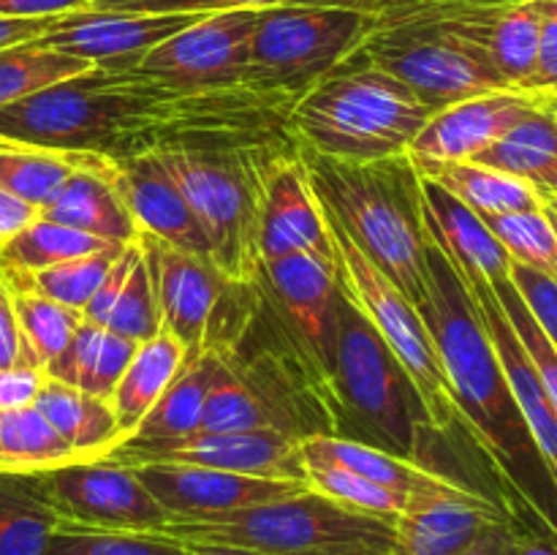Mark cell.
<instances>
[{
	"instance_id": "6da1fadb",
	"label": "cell",
	"mask_w": 557,
	"mask_h": 555,
	"mask_svg": "<svg viewBox=\"0 0 557 555\" xmlns=\"http://www.w3.org/2000/svg\"><path fill=\"white\" fill-rule=\"evenodd\" d=\"M281 112H292V103L250 87L185 90L139 71L90 69L0 109V136L125 158L196 141L256 145Z\"/></svg>"
},
{
	"instance_id": "7a4b0ae2",
	"label": "cell",
	"mask_w": 557,
	"mask_h": 555,
	"mask_svg": "<svg viewBox=\"0 0 557 555\" xmlns=\"http://www.w3.org/2000/svg\"><path fill=\"white\" fill-rule=\"evenodd\" d=\"M321 207L332 212L362 254L424 316L430 305V237L411 158L348 163L299 150Z\"/></svg>"
},
{
	"instance_id": "3957f363",
	"label": "cell",
	"mask_w": 557,
	"mask_h": 555,
	"mask_svg": "<svg viewBox=\"0 0 557 555\" xmlns=\"http://www.w3.org/2000/svg\"><path fill=\"white\" fill-rule=\"evenodd\" d=\"M430 118L411 87L357 52L292 103L288 125L302 150L373 163L406 156Z\"/></svg>"
},
{
	"instance_id": "277c9868",
	"label": "cell",
	"mask_w": 557,
	"mask_h": 555,
	"mask_svg": "<svg viewBox=\"0 0 557 555\" xmlns=\"http://www.w3.org/2000/svg\"><path fill=\"white\" fill-rule=\"evenodd\" d=\"M259 145L196 141L156 147L158 158L194 210L210 261L228 286L253 288L259 250Z\"/></svg>"
},
{
	"instance_id": "5b68a950",
	"label": "cell",
	"mask_w": 557,
	"mask_h": 555,
	"mask_svg": "<svg viewBox=\"0 0 557 555\" xmlns=\"http://www.w3.org/2000/svg\"><path fill=\"white\" fill-rule=\"evenodd\" d=\"M163 533L194 547H232L256 555H313L337 550L392 553L395 520L348 509L315 490H305L207 520H169Z\"/></svg>"
},
{
	"instance_id": "8992f818",
	"label": "cell",
	"mask_w": 557,
	"mask_h": 555,
	"mask_svg": "<svg viewBox=\"0 0 557 555\" xmlns=\"http://www.w3.org/2000/svg\"><path fill=\"white\" fill-rule=\"evenodd\" d=\"M324 210V207H321ZM326 226H330L332 245L337 256V283L341 292L359 308V313L375 326L381 341L389 346L400 368L411 379L419 400H422L424 414L435 433L451 435L460 430L473 446H476V433L462 411L457 392L446 375L441 354L435 348L430 326L424 316L408 303L400 288L362 254L357 243L346 234V229L324 210Z\"/></svg>"
},
{
	"instance_id": "52a82bcc",
	"label": "cell",
	"mask_w": 557,
	"mask_h": 555,
	"mask_svg": "<svg viewBox=\"0 0 557 555\" xmlns=\"http://www.w3.org/2000/svg\"><path fill=\"white\" fill-rule=\"evenodd\" d=\"M381 30H386V25L379 16L351 9H259L245 87L294 103Z\"/></svg>"
},
{
	"instance_id": "ba28073f",
	"label": "cell",
	"mask_w": 557,
	"mask_h": 555,
	"mask_svg": "<svg viewBox=\"0 0 557 555\" xmlns=\"http://www.w3.org/2000/svg\"><path fill=\"white\" fill-rule=\"evenodd\" d=\"M493 11L381 30L359 52L411 87L419 101L435 114L451 103L484 92L511 90L504 76L495 71L479 38L484 20Z\"/></svg>"
},
{
	"instance_id": "9c48e42d",
	"label": "cell",
	"mask_w": 557,
	"mask_h": 555,
	"mask_svg": "<svg viewBox=\"0 0 557 555\" xmlns=\"http://www.w3.org/2000/svg\"><path fill=\"white\" fill-rule=\"evenodd\" d=\"M335 386L346 406L354 408L395 455L413 460L419 441L433 424L395 354L343 292L337 299Z\"/></svg>"
},
{
	"instance_id": "30bf717a",
	"label": "cell",
	"mask_w": 557,
	"mask_h": 555,
	"mask_svg": "<svg viewBox=\"0 0 557 555\" xmlns=\"http://www.w3.org/2000/svg\"><path fill=\"white\" fill-rule=\"evenodd\" d=\"M259 9H226L201 14L145 54L134 71L185 90L245 87Z\"/></svg>"
},
{
	"instance_id": "8fae6325",
	"label": "cell",
	"mask_w": 557,
	"mask_h": 555,
	"mask_svg": "<svg viewBox=\"0 0 557 555\" xmlns=\"http://www.w3.org/2000/svg\"><path fill=\"white\" fill-rule=\"evenodd\" d=\"M38 477L63 522L112 531H163L169 522L139 473L112 457L71 462Z\"/></svg>"
},
{
	"instance_id": "7c38bea8",
	"label": "cell",
	"mask_w": 557,
	"mask_h": 555,
	"mask_svg": "<svg viewBox=\"0 0 557 555\" xmlns=\"http://www.w3.org/2000/svg\"><path fill=\"white\" fill-rule=\"evenodd\" d=\"M107 457L123 466L145 462H188L218 471L248 473L261 479H292L308 482L302 449L297 435L281 430H243V433H196L166 441L128 439Z\"/></svg>"
},
{
	"instance_id": "4fadbf2b",
	"label": "cell",
	"mask_w": 557,
	"mask_h": 555,
	"mask_svg": "<svg viewBox=\"0 0 557 555\" xmlns=\"http://www.w3.org/2000/svg\"><path fill=\"white\" fill-rule=\"evenodd\" d=\"M261 264L286 254H310L337 267L324 210L299 152H267L259 163Z\"/></svg>"
},
{
	"instance_id": "5bb4252c",
	"label": "cell",
	"mask_w": 557,
	"mask_h": 555,
	"mask_svg": "<svg viewBox=\"0 0 557 555\" xmlns=\"http://www.w3.org/2000/svg\"><path fill=\"white\" fill-rule=\"evenodd\" d=\"M259 283L275 299L277 313L286 319L294 337L302 341V354L310 359L321 381L335 386L337 346V267L324 264L310 254H286L261 264Z\"/></svg>"
},
{
	"instance_id": "9a60e30c",
	"label": "cell",
	"mask_w": 557,
	"mask_h": 555,
	"mask_svg": "<svg viewBox=\"0 0 557 555\" xmlns=\"http://www.w3.org/2000/svg\"><path fill=\"white\" fill-rule=\"evenodd\" d=\"M141 259L156 292L163 330L172 332L188 351V359L210 348L212 316L228 286L210 259L172 248L150 234H139Z\"/></svg>"
},
{
	"instance_id": "2e32d148",
	"label": "cell",
	"mask_w": 557,
	"mask_h": 555,
	"mask_svg": "<svg viewBox=\"0 0 557 555\" xmlns=\"http://www.w3.org/2000/svg\"><path fill=\"white\" fill-rule=\"evenodd\" d=\"M128 468L139 473L147 490L166 509L169 520H207L310 490L308 482L261 479L188 462H145Z\"/></svg>"
},
{
	"instance_id": "e0dca14e",
	"label": "cell",
	"mask_w": 557,
	"mask_h": 555,
	"mask_svg": "<svg viewBox=\"0 0 557 555\" xmlns=\"http://www.w3.org/2000/svg\"><path fill=\"white\" fill-rule=\"evenodd\" d=\"M201 14H131V11H71L38 38L58 52L103 71H134L150 49L194 25Z\"/></svg>"
},
{
	"instance_id": "ac0fdd59",
	"label": "cell",
	"mask_w": 557,
	"mask_h": 555,
	"mask_svg": "<svg viewBox=\"0 0 557 555\" xmlns=\"http://www.w3.org/2000/svg\"><path fill=\"white\" fill-rule=\"evenodd\" d=\"M457 275H460L462 286H466L468 297H471L473 308H476L479 319H482L484 330H487L490 341H493L500 370L506 375V384H509L511 397L517 403V411H520L539 455L547 462L549 473H553L557 484V411L553 397H549L536 365L528 357L525 346L517 337L515 326H511L509 316H506L504 305H500L498 294L493 292L487 278L471 270H457Z\"/></svg>"
},
{
	"instance_id": "d6986e66",
	"label": "cell",
	"mask_w": 557,
	"mask_h": 555,
	"mask_svg": "<svg viewBox=\"0 0 557 555\" xmlns=\"http://www.w3.org/2000/svg\"><path fill=\"white\" fill-rule=\"evenodd\" d=\"M544 98L547 96L525 90H495L451 103L428 120L408 152L422 158H444V161H471L476 152L539 112Z\"/></svg>"
},
{
	"instance_id": "ffe728a7",
	"label": "cell",
	"mask_w": 557,
	"mask_h": 555,
	"mask_svg": "<svg viewBox=\"0 0 557 555\" xmlns=\"http://www.w3.org/2000/svg\"><path fill=\"white\" fill-rule=\"evenodd\" d=\"M515 0H92L87 11H131V14H212L226 9H277V5H321L351 9L379 16L386 30L417 22L460 20L500 9Z\"/></svg>"
},
{
	"instance_id": "44dd1931",
	"label": "cell",
	"mask_w": 557,
	"mask_h": 555,
	"mask_svg": "<svg viewBox=\"0 0 557 555\" xmlns=\"http://www.w3.org/2000/svg\"><path fill=\"white\" fill-rule=\"evenodd\" d=\"M509 511L493 495L473 488L417 495L395 520L389 555H460L484 526Z\"/></svg>"
},
{
	"instance_id": "7402d4cb",
	"label": "cell",
	"mask_w": 557,
	"mask_h": 555,
	"mask_svg": "<svg viewBox=\"0 0 557 555\" xmlns=\"http://www.w3.org/2000/svg\"><path fill=\"white\" fill-rule=\"evenodd\" d=\"M117 163L120 185H123L125 205L134 218L136 232L150 234L185 254L210 259L205 232L158 152H134V156L117 158Z\"/></svg>"
},
{
	"instance_id": "603a6c76",
	"label": "cell",
	"mask_w": 557,
	"mask_h": 555,
	"mask_svg": "<svg viewBox=\"0 0 557 555\" xmlns=\"http://www.w3.org/2000/svg\"><path fill=\"white\" fill-rule=\"evenodd\" d=\"M38 215L96 234L107 243L128 245L139 237L128 205H125L123 185H120L117 158L101 156V152H85L82 163L71 172L58 196L47 207H41Z\"/></svg>"
},
{
	"instance_id": "cb8c5ba5",
	"label": "cell",
	"mask_w": 557,
	"mask_h": 555,
	"mask_svg": "<svg viewBox=\"0 0 557 555\" xmlns=\"http://www.w3.org/2000/svg\"><path fill=\"white\" fill-rule=\"evenodd\" d=\"M419 201L430 243L449 259L451 267L479 272L490 283L509 278L511 256L476 212L424 177H419Z\"/></svg>"
},
{
	"instance_id": "d4e9b609",
	"label": "cell",
	"mask_w": 557,
	"mask_h": 555,
	"mask_svg": "<svg viewBox=\"0 0 557 555\" xmlns=\"http://www.w3.org/2000/svg\"><path fill=\"white\" fill-rule=\"evenodd\" d=\"M299 449H302L305 466L308 462H330V466L346 468V471L359 473V477L370 479L381 488L406 495L408 501L417 498V495L444 493V490L460 488V484L471 488V484L433 471L422 462L408 460V457L395 455V452L379 449V446H370L364 441L343 439V435L310 433L299 439Z\"/></svg>"
},
{
	"instance_id": "484cf974",
	"label": "cell",
	"mask_w": 557,
	"mask_h": 555,
	"mask_svg": "<svg viewBox=\"0 0 557 555\" xmlns=\"http://www.w3.org/2000/svg\"><path fill=\"white\" fill-rule=\"evenodd\" d=\"M413 169L419 177L430 180L446 194L460 199L468 210L484 215H506V212H528L542 210L544 199L539 190L511 174L498 172V169L482 166L473 161H444V158H422L411 156Z\"/></svg>"
},
{
	"instance_id": "4316f807",
	"label": "cell",
	"mask_w": 557,
	"mask_h": 555,
	"mask_svg": "<svg viewBox=\"0 0 557 555\" xmlns=\"http://www.w3.org/2000/svg\"><path fill=\"white\" fill-rule=\"evenodd\" d=\"M210 348H215V365H212L210 390H207L205 411H201V433L281 430V433L297 435L288 419L272 406L270 397L250 384V379L237 368L232 354L221 346Z\"/></svg>"
},
{
	"instance_id": "83f0119b",
	"label": "cell",
	"mask_w": 557,
	"mask_h": 555,
	"mask_svg": "<svg viewBox=\"0 0 557 555\" xmlns=\"http://www.w3.org/2000/svg\"><path fill=\"white\" fill-rule=\"evenodd\" d=\"M185 359H188L185 346L163 326L158 335L136 346L134 359L128 362L123 379L117 381L112 397H109V406H112L114 419H117L123 441L134 435V430L139 428L147 411L156 406V400L166 392V386L177 379Z\"/></svg>"
},
{
	"instance_id": "f1b7e54d",
	"label": "cell",
	"mask_w": 557,
	"mask_h": 555,
	"mask_svg": "<svg viewBox=\"0 0 557 555\" xmlns=\"http://www.w3.org/2000/svg\"><path fill=\"white\" fill-rule=\"evenodd\" d=\"M33 406L47 417V422L63 435L65 444L82 460L107 457L114 446L123 444V433H120L109 400L87 395L76 386L47 379Z\"/></svg>"
},
{
	"instance_id": "f546056e",
	"label": "cell",
	"mask_w": 557,
	"mask_h": 555,
	"mask_svg": "<svg viewBox=\"0 0 557 555\" xmlns=\"http://www.w3.org/2000/svg\"><path fill=\"white\" fill-rule=\"evenodd\" d=\"M471 161L522 180L539 190L542 199L557 196V123L547 112V98L539 112L476 152Z\"/></svg>"
},
{
	"instance_id": "4dcf8cb0",
	"label": "cell",
	"mask_w": 557,
	"mask_h": 555,
	"mask_svg": "<svg viewBox=\"0 0 557 555\" xmlns=\"http://www.w3.org/2000/svg\"><path fill=\"white\" fill-rule=\"evenodd\" d=\"M542 30V0H515L484 20L482 38L495 71L511 90L531 92Z\"/></svg>"
},
{
	"instance_id": "1f68e13d",
	"label": "cell",
	"mask_w": 557,
	"mask_h": 555,
	"mask_svg": "<svg viewBox=\"0 0 557 555\" xmlns=\"http://www.w3.org/2000/svg\"><path fill=\"white\" fill-rule=\"evenodd\" d=\"M58 522L38 473H0V555H44Z\"/></svg>"
},
{
	"instance_id": "d6a6232c",
	"label": "cell",
	"mask_w": 557,
	"mask_h": 555,
	"mask_svg": "<svg viewBox=\"0 0 557 555\" xmlns=\"http://www.w3.org/2000/svg\"><path fill=\"white\" fill-rule=\"evenodd\" d=\"M212 365H215V348H207L205 354L194 359H185L177 379L166 386L156 406L147 411L139 428L131 439L136 441H166L183 439L199 430L201 411H205L207 390H210ZM128 441V439H125Z\"/></svg>"
},
{
	"instance_id": "836d02e7",
	"label": "cell",
	"mask_w": 557,
	"mask_h": 555,
	"mask_svg": "<svg viewBox=\"0 0 557 555\" xmlns=\"http://www.w3.org/2000/svg\"><path fill=\"white\" fill-rule=\"evenodd\" d=\"M85 462L36 406L0 414V473H44Z\"/></svg>"
},
{
	"instance_id": "e575fe53",
	"label": "cell",
	"mask_w": 557,
	"mask_h": 555,
	"mask_svg": "<svg viewBox=\"0 0 557 555\" xmlns=\"http://www.w3.org/2000/svg\"><path fill=\"white\" fill-rule=\"evenodd\" d=\"M82 158L85 152L47 150L0 136V188L41 210L58 196Z\"/></svg>"
},
{
	"instance_id": "d590c367",
	"label": "cell",
	"mask_w": 557,
	"mask_h": 555,
	"mask_svg": "<svg viewBox=\"0 0 557 555\" xmlns=\"http://www.w3.org/2000/svg\"><path fill=\"white\" fill-rule=\"evenodd\" d=\"M117 248H123V245L107 243L96 234L79 232V229L63 226V223L47 221V218L38 215L22 232L5 239L3 248H0V267L14 272H36L60 264V261L82 259V256Z\"/></svg>"
},
{
	"instance_id": "8d00e7d4",
	"label": "cell",
	"mask_w": 557,
	"mask_h": 555,
	"mask_svg": "<svg viewBox=\"0 0 557 555\" xmlns=\"http://www.w3.org/2000/svg\"><path fill=\"white\" fill-rule=\"evenodd\" d=\"M9 288L22 335V362L47 368L69 346L76 326L82 324V313L44 297V294L30 292V288L20 286L14 281H9Z\"/></svg>"
},
{
	"instance_id": "74e56055",
	"label": "cell",
	"mask_w": 557,
	"mask_h": 555,
	"mask_svg": "<svg viewBox=\"0 0 557 555\" xmlns=\"http://www.w3.org/2000/svg\"><path fill=\"white\" fill-rule=\"evenodd\" d=\"M92 63L58 52L36 38L20 47L0 49V109L71 76L87 74Z\"/></svg>"
},
{
	"instance_id": "f35d334b",
	"label": "cell",
	"mask_w": 557,
	"mask_h": 555,
	"mask_svg": "<svg viewBox=\"0 0 557 555\" xmlns=\"http://www.w3.org/2000/svg\"><path fill=\"white\" fill-rule=\"evenodd\" d=\"M188 544L163 531H112L58 522L44 555H188Z\"/></svg>"
},
{
	"instance_id": "ab89813d",
	"label": "cell",
	"mask_w": 557,
	"mask_h": 555,
	"mask_svg": "<svg viewBox=\"0 0 557 555\" xmlns=\"http://www.w3.org/2000/svg\"><path fill=\"white\" fill-rule=\"evenodd\" d=\"M123 248L101 250V254L82 256V259L60 261V264H52L47 267V270H36V272H14V270H3V267H0V270L5 272L9 281L20 283V286L30 288V292L44 294V297L54 299V303L82 313L85 305L90 303L92 294H96V288L101 286L109 267L114 264V259H117Z\"/></svg>"
},
{
	"instance_id": "60d3db41",
	"label": "cell",
	"mask_w": 557,
	"mask_h": 555,
	"mask_svg": "<svg viewBox=\"0 0 557 555\" xmlns=\"http://www.w3.org/2000/svg\"><path fill=\"white\" fill-rule=\"evenodd\" d=\"M482 221L504 245L511 261L557 281V237L544 207L528 212H506V215H484Z\"/></svg>"
},
{
	"instance_id": "b9f144b4",
	"label": "cell",
	"mask_w": 557,
	"mask_h": 555,
	"mask_svg": "<svg viewBox=\"0 0 557 555\" xmlns=\"http://www.w3.org/2000/svg\"><path fill=\"white\" fill-rule=\"evenodd\" d=\"M305 471H308L310 490L326 495L335 504L348 506V509L397 520L408 506L406 495L395 493L389 488H381V484L370 482V479L359 477L354 471H346V468L330 466V462H308Z\"/></svg>"
},
{
	"instance_id": "7bdbcfd3",
	"label": "cell",
	"mask_w": 557,
	"mask_h": 555,
	"mask_svg": "<svg viewBox=\"0 0 557 555\" xmlns=\"http://www.w3.org/2000/svg\"><path fill=\"white\" fill-rule=\"evenodd\" d=\"M141 250V248H139ZM161 313H158L156 292H152L150 275H147L145 259L139 256V261L131 270L128 281H125L123 294H120L117 305H114L112 316H109L107 330L117 332V335L128 337V341L145 343L152 335L161 332Z\"/></svg>"
},
{
	"instance_id": "ee69618b",
	"label": "cell",
	"mask_w": 557,
	"mask_h": 555,
	"mask_svg": "<svg viewBox=\"0 0 557 555\" xmlns=\"http://www.w3.org/2000/svg\"><path fill=\"white\" fill-rule=\"evenodd\" d=\"M490 286H493V292L498 294L500 305H504V310H506V316H509L511 326H515L517 337H520L522 346H525L528 357H531V362L536 365L539 375H542L544 386H547L549 397H553V403H555V411H557V351H555V346L549 343V337L542 332L539 321L533 319V313L528 310L525 299L520 297V292L515 288L511 278L495 281V283H490Z\"/></svg>"
},
{
	"instance_id": "f6af8a7d",
	"label": "cell",
	"mask_w": 557,
	"mask_h": 555,
	"mask_svg": "<svg viewBox=\"0 0 557 555\" xmlns=\"http://www.w3.org/2000/svg\"><path fill=\"white\" fill-rule=\"evenodd\" d=\"M136 346H139L136 341H128V337L117 335L112 330H103L96 348H92L90 365H87V373L82 379L79 390L92 397H101V400H109L117 381L123 379L128 362L134 359Z\"/></svg>"
},
{
	"instance_id": "bcb514c9",
	"label": "cell",
	"mask_w": 557,
	"mask_h": 555,
	"mask_svg": "<svg viewBox=\"0 0 557 555\" xmlns=\"http://www.w3.org/2000/svg\"><path fill=\"white\" fill-rule=\"evenodd\" d=\"M509 278L557 351V281L517 261H511Z\"/></svg>"
},
{
	"instance_id": "7dc6e473",
	"label": "cell",
	"mask_w": 557,
	"mask_h": 555,
	"mask_svg": "<svg viewBox=\"0 0 557 555\" xmlns=\"http://www.w3.org/2000/svg\"><path fill=\"white\" fill-rule=\"evenodd\" d=\"M139 256H141L139 239H134V243H128L123 250H120V256L114 259V264L109 267V272L103 275L101 286L96 288V294L90 297V303H87L85 310H82V321L103 326V330H107L109 316H112L114 305H117L120 294H123V288H125V281H128L131 270H134V264L139 261Z\"/></svg>"
},
{
	"instance_id": "c3c4849f",
	"label": "cell",
	"mask_w": 557,
	"mask_h": 555,
	"mask_svg": "<svg viewBox=\"0 0 557 555\" xmlns=\"http://www.w3.org/2000/svg\"><path fill=\"white\" fill-rule=\"evenodd\" d=\"M531 92H557V0H542V30H539V58L531 79Z\"/></svg>"
},
{
	"instance_id": "681fc988",
	"label": "cell",
	"mask_w": 557,
	"mask_h": 555,
	"mask_svg": "<svg viewBox=\"0 0 557 555\" xmlns=\"http://www.w3.org/2000/svg\"><path fill=\"white\" fill-rule=\"evenodd\" d=\"M44 384H47V373L36 365L0 368V414L33 406Z\"/></svg>"
},
{
	"instance_id": "f907efd6",
	"label": "cell",
	"mask_w": 557,
	"mask_h": 555,
	"mask_svg": "<svg viewBox=\"0 0 557 555\" xmlns=\"http://www.w3.org/2000/svg\"><path fill=\"white\" fill-rule=\"evenodd\" d=\"M22 362V335L16 324L14 303H11V288L0 270V368H11Z\"/></svg>"
},
{
	"instance_id": "816d5d0a",
	"label": "cell",
	"mask_w": 557,
	"mask_h": 555,
	"mask_svg": "<svg viewBox=\"0 0 557 555\" xmlns=\"http://www.w3.org/2000/svg\"><path fill=\"white\" fill-rule=\"evenodd\" d=\"M60 16H0V49H11L44 38L58 25Z\"/></svg>"
},
{
	"instance_id": "f5cc1de1",
	"label": "cell",
	"mask_w": 557,
	"mask_h": 555,
	"mask_svg": "<svg viewBox=\"0 0 557 555\" xmlns=\"http://www.w3.org/2000/svg\"><path fill=\"white\" fill-rule=\"evenodd\" d=\"M517 522L511 517L493 520L473 536V542L460 555H511L515 547Z\"/></svg>"
},
{
	"instance_id": "db71d44e",
	"label": "cell",
	"mask_w": 557,
	"mask_h": 555,
	"mask_svg": "<svg viewBox=\"0 0 557 555\" xmlns=\"http://www.w3.org/2000/svg\"><path fill=\"white\" fill-rule=\"evenodd\" d=\"M511 555H557V533L517 526Z\"/></svg>"
},
{
	"instance_id": "11a10c76",
	"label": "cell",
	"mask_w": 557,
	"mask_h": 555,
	"mask_svg": "<svg viewBox=\"0 0 557 555\" xmlns=\"http://www.w3.org/2000/svg\"><path fill=\"white\" fill-rule=\"evenodd\" d=\"M190 553L188 555H256V553H245V550H232V547H194L188 544Z\"/></svg>"
},
{
	"instance_id": "9f6ffc18",
	"label": "cell",
	"mask_w": 557,
	"mask_h": 555,
	"mask_svg": "<svg viewBox=\"0 0 557 555\" xmlns=\"http://www.w3.org/2000/svg\"><path fill=\"white\" fill-rule=\"evenodd\" d=\"M313 555H389L384 550H337V553H313Z\"/></svg>"
},
{
	"instance_id": "6f0895ef",
	"label": "cell",
	"mask_w": 557,
	"mask_h": 555,
	"mask_svg": "<svg viewBox=\"0 0 557 555\" xmlns=\"http://www.w3.org/2000/svg\"><path fill=\"white\" fill-rule=\"evenodd\" d=\"M547 112L553 114L555 123H557V92H553V96H547Z\"/></svg>"
},
{
	"instance_id": "680465c9",
	"label": "cell",
	"mask_w": 557,
	"mask_h": 555,
	"mask_svg": "<svg viewBox=\"0 0 557 555\" xmlns=\"http://www.w3.org/2000/svg\"><path fill=\"white\" fill-rule=\"evenodd\" d=\"M544 207H549L557 215V196H547V199H544Z\"/></svg>"
},
{
	"instance_id": "91938a15",
	"label": "cell",
	"mask_w": 557,
	"mask_h": 555,
	"mask_svg": "<svg viewBox=\"0 0 557 555\" xmlns=\"http://www.w3.org/2000/svg\"><path fill=\"white\" fill-rule=\"evenodd\" d=\"M544 210H547V215H549V223H553V229H555V237H557V215L553 210H549V207H544Z\"/></svg>"
},
{
	"instance_id": "94428289",
	"label": "cell",
	"mask_w": 557,
	"mask_h": 555,
	"mask_svg": "<svg viewBox=\"0 0 557 555\" xmlns=\"http://www.w3.org/2000/svg\"><path fill=\"white\" fill-rule=\"evenodd\" d=\"M0 248H3V239H0Z\"/></svg>"
},
{
	"instance_id": "6125c7cd",
	"label": "cell",
	"mask_w": 557,
	"mask_h": 555,
	"mask_svg": "<svg viewBox=\"0 0 557 555\" xmlns=\"http://www.w3.org/2000/svg\"><path fill=\"white\" fill-rule=\"evenodd\" d=\"M87 3H92V0H87Z\"/></svg>"
}]
</instances>
